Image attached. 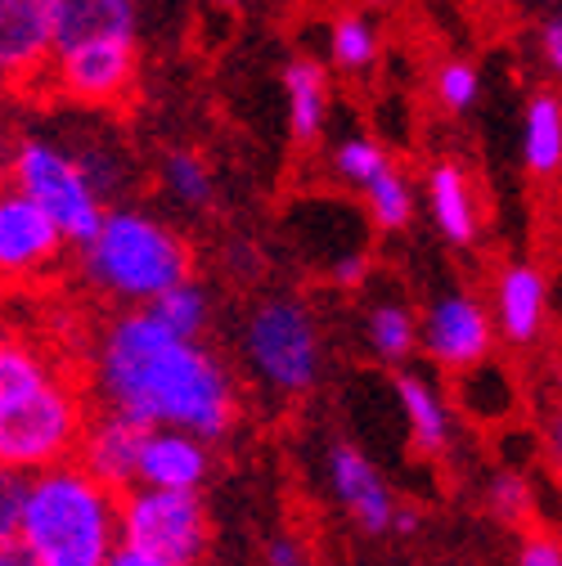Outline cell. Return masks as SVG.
<instances>
[{
  "mask_svg": "<svg viewBox=\"0 0 562 566\" xmlns=\"http://www.w3.org/2000/svg\"><path fill=\"white\" fill-rule=\"evenodd\" d=\"M243 356L274 396H306L320 378V328L293 297H270L248 315Z\"/></svg>",
  "mask_w": 562,
  "mask_h": 566,
  "instance_id": "52a82bcc",
  "label": "cell"
},
{
  "mask_svg": "<svg viewBox=\"0 0 562 566\" xmlns=\"http://www.w3.org/2000/svg\"><path fill=\"white\" fill-rule=\"evenodd\" d=\"M167 333H176V337H185V342H198L202 337V328H207V319H212V297H207V289L198 279H185V283H176V289H167L154 306H145Z\"/></svg>",
  "mask_w": 562,
  "mask_h": 566,
  "instance_id": "44dd1931",
  "label": "cell"
},
{
  "mask_svg": "<svg viewBox=\"0 0 562 566\" xmlns=\"http://www.w3.org/2000/svg\"><path fill=\"white\" fill-rule=\"evenodd\" d=\"M86 391L95 409L198 441L226 437L239 409L230 369L202 342L167 333L149 311H117L95 333Z\"/></svg>",
  "mask_w": 562,
  "mask_h": 566,
  "instance_id": "6da1fadb",
  "label": "cell"
},
{
  "mask_svg": "<svg viewBox=\"0 0 562 566\" xmlns=\"http://www.w3.org/2000/svg\"><path fill=\"white\" fill-rule=\"evenodd\" d=\"M477 91H481V77L472 63H446L437 73V99L455 113H468L477 104Z\"/></svg>",
  "mask_w": 562,
  "mask_h": 566,
  "instance_id": "83f0119b",
  "label": "cell"
},
{
  "mask_svg": "<svg viewBox=\"0 0 562 566\" xmlns=\"http://www.w3.org/2000/svg\"><path fill=\"white\" fill-rule=\"evenodd\" d=\"M122 494L95 481L82 463H54L23 476L14 548L32 566H104L117 539Z\"/></svg>",
  "mask_w": 562,
  "mask_h": 566,
  "instance_id": "3957f363",
  "label": "cell"
},
{
  "mask_svg": "<svg viewBox=\"0 0 562 566\" xmlns=\"http://www.w3.org/2000/svg\"><path fill=\"white\" fill-rule=\"evenodd\" d=\"M266 566H306V553L293 535H274L266 544Z\"/></svg>",
  "mask_w": 562,
  "mask_h": 566,
  "instance_id": "1f68e13d",
  "label": "cell"
},
{
  "mask_svg": "<svg viewBox=\"0 0 562 566\" xmlns=\"http://www.w3.org/2000/svg\"><path fill=\"white\" fill-rule=\"evenodd\" d=\"M365 279H370V256L365 252L337 256V265H333V283H337V289H361Z\"/></svg>",
  "mask_w": 562,
  "mask_h": 566,
  "instance_id": "4dcf8cb0",
  "label": "cell"
},
{
  "mask_svg": "<svg viewBox=\"0 0 562 566\" xmlns=\"http://www.w3.org/2000/svg\"><path fill=\"white\" fill-rule=\"evenodd\" d=\"M392 531H400V535H414V531H418V513H414V509H396V517H392Z\"/></svg>",
  "mask_w": 562,
  "mask_h": 566,
  "instance_id": "e575fe53",
  "label": "cell"
},
{
  "mask_svg": "<svg viewBox=\"0 0 562 566\" xmlns=\"http://www.w3.org/2000/svg\"><path fill=\"white\" fill-rule=\"evenodd\" d=\"M19 500H23V476L0 468V553L14 544L19 531Z\"/></svg>",
  "mask_w": 562,
  "mask_h": 566,
  "instance_id": "f1b7e54d",
  "label": "cell"
},
{
  "mask_svg": "<svg viewBox=\"0 0 562 566\" xmlns=\"http://www.w3.org/2000/svg\"><path fill=\"white\" fill-rule=\"evenodd\" d=\"M522 163H527V171L535 180H549L562 167V104L549 91L531 95V104H527V117H522Z\"/></svg>",
  "mask_w": 562,
  "mask_h": 566,
  "instance_id": "ffe728a7",
  "label": "cell"
},
{
  "mask_svg": "<svg viewBox=\"0 0 562 566\" xmlns=\"http://www.w3.org/2000/svg\"><path fill=\"white\" fill-rule=\"evenodd\" d=\"M10 189H19L41 217L59 230L63 243H86L100 221H104V198L95 193V185L86 180L82 163L67 154L63 145H54V139L45 135H23L14 139L10 149Z\"/></svg>",
  "mask_w": 562,
  "mask_h": 566,
  "instance_id": "5b68a950",
  "label": "cell"
},
{
  "mask_svg": "<svg viewBox=\"0 0 562 566\" xmlns=\"http://www.w3.org/2000/svg\"><path fill=\"white\" fill-rule=\"evenodd\" d=\"M86 378L41 342L0 337V468L14 476L45 472L77 454L91 418Z\"/></svg>",
  "mask_w": 562,
  "mask_h": 566,
  "instance_id": "7a4b0ae2",
  "label": "cell"
},
{
  "mask_svg": "<svg viewBox=\"0 0 562 566\" xmlns=\"http://www.w3.org/2000/svg\"><path fill=\"white\" fill-rule=\"evenodd\" d=\"M82 279L122 311H145L167 289L194 279L189 243L139 207H108L100 230L82 243Z\"/></svg>",
  "mask_w": 562,
  "mask_h": 566,
  "instance_id": "277c9868",
  "label": "cell"
},
{
  "mask_svg": "<svg viewBox=\"0 0 562 566\" xmlns=\"http://www.w3.org/2000/svg\"><path fill=\"white\" fill-rule=\"evenodd\" d=\"M518 566H562V544L549 531H527L518 548Z\"/></svg>",
  "mask_w": 562,
  "mask_h": 566,
  "instance_id": "f546056e",
  "label": "cell"
},
{
  "mask_svg": "<svg viewBox=\"0 0 562 566\" xmlns=\"http://www.w3.org/2000/svg\"><path fill=\"white\" fill-rule=\"evenodd\" d=\"M50 63L41 0H0V91L37 95Z\"/></svg>",
  "mask_w": 562,
  "mask_h": 566,
  "instance_id": "7c38bea8",
  "label": "cell"
},
{
  "mask_svg": "<svg viewBox=\"0 0 562 566\" xmlns=\"http://www.w3.org/2000/svg\"><path fill=\"white\" fill-rule=\"evenodd\" d=\"M117 539L158 557L163 566H198L212 548V517L189 490L131 485L117 500Z\"/></svg>",
  "mask_w": 562,
  "mask_h": 566,
  "instance_id": "8992f818",
  "label": "cell"
},
{
  "mask_svg": "<svg viewBox=\"0 0 562 566\" xmlns=\"http://www.w3.org/2000/svg\"><path fill=\"white\" fill-rule=\"evenodd\" d=\"M284 104H289V135L298 145H311L329 122L324 63H315V59H289L284 63Z\"/></svg>",
  "mask_w": 562,
  "mask_h": 566,
  "instance_id": "ac0fdd59",
  "label": "cell"
},
{
  "mask_svg": "<svg viewBox=\"0 0 562 566\" xmlns=\"http://www.w3.org/2000/svg\"><path fill=\"white\" fill-rule=\"evenodd\" d=\"M50 59L100 50V45H135V0H41Z\"/></svg>",
  "mask_w": 562,
  "mask_h": 566,
  "instance_id": "8fae6325",
  "label": "cell"
},
{
  "mask_svg": "<svg viewBox=\"0 0 562 566\" xmlns=\"http://www.w3.org/2000/svg\"><path fill=\"white\" fill-rule=\"evenodd\" d=\"M540 45H544V63L558 73V67H562V23H558V19H549V23H544Z\"/></svg>",
  "mask_w": 562,
  "mask_h": 566,
  "instance_id": "d6a6232c",
  "label": "cell"
},
{
  "mask_svg": "<svg viewBox=\"0 0 562 566\" xmlns=\"http://www.w3.org/2000/svg\"><path fill=\"white\" fill-rule=\"evenodd\" d=\"M490 328L513 346H535L549 328V279L540 265L531 261H513L496 274V289H490Z\"/></svg>",
  "mask_w": 562,
  "mask_h": 566,
  "instance_id": "5bb4252c",
  "label": "cell"
},
{
  "mask_svg": "<svg viewBox=\"0 0 562 566\" xmlns=\"http://www.w3.org/2000/svg\"><path fill=\"white\" fill-rule=\"evenodd\" d=\"M370 346L378 350V360L405 365L418 350V319L400 302H383L370 311Z\"/></svg>",
  "mask_w": 562,
  "mask_h": 566,
  "instance_id": "603a6c76",
  "label": "cell"
},
{
  "mask_svg": "<svg viewBox=\"0 0 562 566\" xmlns=\"http://www.w3.org/2000/svg\"><path fill=\"white\" fill-rule=\"evenodd\" d=\"M10 333H14V328L6 324V315H0V337H10Z\"/></svg>",
  "mask_w": 562,
  "mask_h": 566,
  "instance_id": "8d00e7d4",
  "label": "cell"
},
{
  "mask_svg": "<svg viewBox=\"0 0 562 566\" xmlns=\"http://www.w3.org/2000/svg\"><path fill=\"white\" fill-rule=\"evenodd\" d=\"M59 230L19 193L0 189V289H28L63 261Z\"/></svg>",
  "mask_w": 562,
  "mask_h": 566,
  "instance_id": "30bf717a",
  "label": "cell"
},
{
  "mask_svg": "<svg viewBox=\"0 0 562 566\" xmlns=\"http://www.w3.org/2000/svg\"><path fill=\"white\" fill-rule=\"evenodd\" d=\"M428 207H433L437 230H441L450 243L468 248V243L477 239V198H472V185H468L464 167L437 163V167L428 171Z\"/></svg>",
  "mask_w": 562,
  "mask_h": 566,
  "instance_id": "d6986e66",
  "label": "cell"
},
{
  "mask_svg": "<svg viewBox=\"0 0 562 566\" xmlns=\"http://www.w3.org/2000/svg\"><path fill=\"white\" fill-rule=\"evenodd\" d=\"M329 45H333V59L342 67H370L374 54H378V32H374V23L365 14H342L333 23Z\"/></svg>",
  "mask_w": 562,
  "mask_h": 566,
  "instance_id": "4316f807",
  "label": "cell"
},
{
  "mask_svg": "<svg viewBox=\"0 0 562 566\" xmlns=\"http://www.w3.org/2000/svg\"><path fill=\"white\" fill-rule=\"evenodd\" d=\"M139 437H145V428H139V422H131V418H122V413H108V409H91L73 463H82L95 481H104L108 490L122 494V490L135 485Z\"/></svg>",
  "mask_w": 562,
  "mask_h": 566,
  "instance_id": "2e32d148",
  "label": "cell"
},
{
  "mask_svg": "<svg viewBox=\"0 0 562 566\" xmlns=\"http://www.w3.org/2000/svg\"><path fill=\"white\" fill-rule=\"evenodd\" d=\"M396 400H400V413H405L414 454L418 459H441L450 450V437H455V418H450L446 396L428 378L400 374L396 378Z\"/></svg>",
  "mask_w": 562,
  "mask_h": 566,
  "instance_id": "e0dca14e",
  "label": "cell"
},
{
  "mask_svg": "<svg viewBox=\"0 0 562 566\" xmlns=\"http://www.w3.org/2000/svg\"><path fill=\"white\" fill-rule=\"evenodd\" d=\"M163 185H167V193L176 202H185L194 211L217 202V176H212V167H207L198 154H189V149H171L163 158Z\"/></svg>",
  "mask_w": 562,
  "mask_h": 566,
  "instance_id": "cb8c5ba5",
  "label": "cell"
},
{
  "mask_svg": "<svg viewBox=\"0 0 562 566\" xmlns=\"http://www.w3.org/2000/svg\"><path fill=\"white\" fill-rule=\"evenodd\" d=\"M486 513L496 517L500 526H509V531H535V490H531V481L522 476V472H490V481H486Z\"/></svg>",
  "mask_w": 562,
  "mask_h": 566,
  "instance_id": "7402d4cb",
  "label": "cell"
},
{
  "mask_svg": "<svg viewBox=\"0 0 562 566\" xmlns=\"http://www.w3.org/2000/svg\"><path fill=\"white\" fill-rule=\"evenodd\" d=\"M139 82V45H100L45 63L41 91L82 108H117Z\"/></svg>",
  "mask_w": 562,
  "mask_h": 566,
  "instance_id": "ba28073f",
  "label": "cell"
},
{
  "mask_svg": "<svg viewBox=\"0 0 562 566\" xmlns=\"http://www.w3.org/2000/svg\"><path fill=\"white\" fill-rule=\"evenodd\" d=\"M104 566H163V562H158V557H149V553H139V548L117 544V548H113V557H108Z\"/></svg>",
  "mask_w": 562,
  "mask_h": 566,
  "instance_id": "836d02e7",
  "label": "cell"
},
{
  "mask_svg": "<svg viewBox=\"0 0 562 566\" xmlns=\"http://www.w3.org/2000/svg\"><path fill=\"white\" fill-rule=\"evenodd\" d=\"M207 472H212V450H207V441H198L189 432H171V428H145V437H139L135 485L198 494Z\"/></svg>",
  "mask_w": 562,
  "mask_h": 566,
  "instance_id": "9a60e30c",
  "label": "cell"
},
{
  "mask_svg": "<svg viewBox=\"0 0 562 566\" xmlns=\"http://www.w3.org/2000/svg\"><path fill=\"white\" fill-rule=\"evenodd\" d=\"M490 346H496V328H490V315L472 293H446L418 319V350L450 374L486 365Z\"/></svg>",
  "mask_w": 562,
  "mask_h": 566,
  "instance_id": "9c48e42d",
  "label": "cell"
},
{
  "mask_svg": "<svg viewBox=\"0 0 562 566\" xmlns=\"http://www.w3.org/2000/svg\"><path fill=\"white\" fill-rule=\"evenodd\" d=\"M0 566H32V562H28V557H23V553H19L14 544H10L6 553H0Z\"/></svg>",
  "mask_w": 562,
  "mask_h": 566,
  "instance_id": "d590c367",
  "label": "cell"
},
{
  "mask_svg": "<svg viewBox=\"0 0 562 566\" xmlns=\"http://www.w3.org/2000/svg\"><path fill=\"white\" fill-rule=\"evenodd\" d=\"M361 193L370 202V217L383 230H405L409 226V217H414V189H409V180H405V171L396 163L387 171H378Z\"/></svg>",
  "mask_w": 562,
  "mask_h": 566,
  "instance_id": "d4e9b609",
  "label": "cell"
},
{
  "mask_svg": "<svg viewBox=\"0 0 562 566\" xmlns=\"http://www.w3.org/2000/svg\"><path fill=\"white\" fill-rule=\"evenodd\" d=\"M221 6H239V0H221Z\"/></svg>",
  "mask_w": 562,
  "mask_h": 566,
  "instance_id": "74e56055",
  "label": "cell"
},
{
  "mask_svg": "<svg viewBox=\"0 0 562 566\" xmlns=\"http://www.w3.org/2000/svg\"><path fill=\"white\" fill-rule=\"evenodd\" d=\"M333 167H337V176H342L346 185L365 189L378 171H387V167H392V158H387V149L378 145V139L351 135V139H342V145L333 149Z\"/></svg>",
  "mask_w": 562,
  "mask_h": 566,
  "instance_id": "484cf974",
  "label": "cell"
},
{
  "mask_svg": "<svg viewBox=\"0 0 562 566\" xmlns=\"http://www.w3.org/2000/svg\"><path fill=\"white\" fill-rule=\"evenodd\" d=\"M329 485L342 513L356 522L365 535H387L396 517V494L387 490L378 463L356 446H333L329 450Z\"/></svg>",
  "mask_w": 562,
  "mask_h": 566,
  "instance_id": "4fadbf2b",
  "label": "cell"
}]
</instances>
